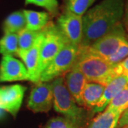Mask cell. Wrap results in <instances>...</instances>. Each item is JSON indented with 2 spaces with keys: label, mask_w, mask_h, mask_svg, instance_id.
Wrapping results in <instances>:
<instances>
[{
  "label": "cell",
  "mask_w": 128,
  "mask_h": 128,
  "mask_svg": "<svg viewBox=\"0 0 128 128\" xmlns=\"http://www.w3.org/2000/svg\"><path fill=\"white\" fill-rule=\"evenodd\" d=\"M56 25L70 44L80 46L83 37L82 16L64 10L57 19Z\"/></svg>",
  "instance_id": "obj_7"
},
{
  "label": "cell",
  "mask_w": 128,
  "mask_h": 128,
  "mask_svg": "<svg viewBox=\"0 0 128 128\" xmlns=\"http://www.w3.org/2000/svg\"><path fill=\"white\" fill-rule=\"evenodd\" d=\"M127 40L128 34L122 23H120L90 46L81 48L86 50L93 55L108 60L117 52L120 46Z\"/></svg>",
  "instance_id": "obj_6"
},
{
  "label": "cell",
  "mask_w": 128,
  "mask_h": 128,
  "mask_svg": "<svg viewBox=\"0 0 128 128\" xmlns=\"http://www.w3.org/2000/svg\"><path fill=\"white\" fill-rule=\"evenodd\" d=\"M26 88L22 85L0 87V108L16 117L22 105Z\"/></svg>",
  "instance_id": "obj_9"
},
{
  "label": "cell",
  "mask_w": 128,
  "mask_h": 128,
  "mask_svg": "<svg viewBox=\"0 0 128 128\" xmlns=\"http://www.w3.org/2000/svg\"><path fill=\"white\" fill-rule=\"evenodd\" d=\"M105 86L95 82H88L82 92V100L83 108L93 110L100 100Z\"/></svg>",
  "instance_id": "obj_14"
},
{
  "label": "cell",
  "mask_w": 128,
  "mask_h": 128,
  "mask_svg": "<svg viewBox=\"0 0 128 128\" xmlns=\"http://www.w3.org/2000/svg\"><path fill=\"white\" fill-rule=\"evenodd\" d=\"M128 128V125H127V126H124V127H123V128Z\"/></svg>",
  "instance_id": "obj_29"
},
{
  "label": "cell",
  "mask_w": 128,
  "mask_h": 128,
  "mask_svg": "<svg viewBox=\"0 0 128 128\" xmlns=\"http://www.w3.org/2000/svg\"><path fill=\"white\" fill-rule=\"evenodd\" d=\"M51 85L54 92V107L56 111L82 128L87 117L86 110L76 102L66 88L64 76L56 78L52 81Z\"/></svg>",
  "instance_id": "obj_3"
},
{
  "label": "cell",
  "mask_w": 128,
  "mask_h": 128,
  "mask_svg": "<svg viewBox=\"0 0 128 128\" xmlns=\"http://www.w3.org/2000/svg\"><path fill=\"white\" fill-rule=\"evenodd\" d=\"M128 57V40L125 41L123 44L120 46L119 49L117 52L110 56L108 60H106L108 63L112 66H116L122 60Z\"/></svg>",
  "instance_id": "obj_24"
},
{
  "label": "cell",
  "mask_w": 128,
  "mask_h": 128,
  "mask_svg": "<svg viewBox=\"0 0 128 128\" xmlns=\"http://www.w3.org/2000/svg\"><path fill=\"white\" fill-rule=\"evenodd\" d=\"M114 72L117 76L128 78V57L114 66Z\"/></svg>",
  "instance_id": "obj_25"
},
{
  "label": "cell",
  "mask_w": 128,
  "mask_h": 128,
  "mask_svg": "<svg viewBox=\"0 0 128 128\" xmlns=\"http://www.w3.org/2000/svg\"><path fill=\"white\" fill-rule=\"evenodd\" d=\"M128 108V86L112 99L107 109L118 111L122 114Z\"/></svg>",
  "instance_id": "obj_21"
},
{
  "label": "cell",
  "mask_w": 128,
  "mask_h": 128,
  "mask_svg": "<svg viewBox=\"0 0 128 128\" xmlns=\"http://www.w3.org/2000/svg\"><path fill=\"white\" fill-rule=\"evenodd\" d=\"M5 114H6V111L0 108V120H2L3 118H4Z\"/></svg>",
  "instance_id": "obj_28"
},
{
  "label": "cell",
  "mask_w": 128,
  "mask_h": 128,
  "mask_svg": "<svg viewBox=\"0 0 128 128\" xmlns=\"http://www.w3.org/2000/svg\"><path fill=\"white\" fill-rule=\"evenodd\" d=\"M125 0H102L82 16L83 37L80 48H87L122 23Z\"/></svg>",
  "instance_id": "obj_1"
},
{
  "label": "cell",
  "mask_w": 128,
  "mask_h": 128,
  "mask_svg": "<svg viewBox=\"0 0 128 128\" xmlns=\"http://www.w3.org/2000/svg\"><path fill=\"white\" fill-rule=\"evenodd\" d=\"M44 38V33L42 30L34 45L26 51L18 50V56L20 57L27 69L29 81L34 84L39 82L40 76L38 74V67L40 63V54L42 43Z\"/></svg>",
  "instance_id": "obj_11"
},
{
  "label": "cell",
  "mask_w": 128,
  "mask_h": 128,
  "mask_svg": "<svg viewBox=\"0 0 128 128\" xmlns=\"http://www.w3.org/2000/svg\"><path fill=\"white\" fill-rule=\"evenodd\" d=\"M74 66L84 75L88 82L107 86L117 77L114 66L81 48H80L79 55Z\"/></svg>",
  "instance_id": "obj_2"
},
{
  "label": "cell",
  "mask_w": 128,
  "mask_h": 128,
  "mask_svg": "<svg viewBox=\"0 0 128 128\" xmlns=\"http://www.w3.org/2000/svg\"><path fill=\"white\" fill-rule=\"evenodd\" d=\"M54 105V92L51 82H38L32 88L27 108L34 113L48 112Z\"/></svg>",
  "instance_id": "obj_8"
},
{
  "label": "cell",
  "mask_w": 128,
  "mask_h": 128,
  "mask_svg": "<svg viewBox=\"0 0 128 128\" xmlns=\"http://www.w3.org/2000/svg\"><path fill=\"white\" fill-rule=\"evenodd\" d=\"M18 52V39L17 34H4L0 38V54L4 56H17Z\"/></svg>",
  "instance_id": "obj_18"
},
{
  "label": "cell",
  "mask_w": 128,
  "mask_h": 128,
  "mask_svg": "<svg viewBox=\"0 0 128 128\" xmlns=\"http://www.w3.org/2000/svg\"><path fill=\"white\" fill-rule=\"evenodd\" d=\"M44 128H82L77 123L65 117L53 118L46 123Z\"/></svg>",
  "instance_id": "obj_23"
},
{
  "label": "cell",
  "mask_w": 128,
  "mask_h": 128,
  "mask_svg": "<svg viewBox=\"0 0 128 128\" xmlns=\"http://www.w3.org/2000/svg\"><path fill=\"white\" fill-rule=\"evenodd\" d=\"M41 32H33L27 28H24L18 33V50L26 51L29 50L34 45Z\"/></svg>",
  "instance_id": "obj_19"
},
{
  "label": "cell",
  "mask_w": 128,
  "mask_h": 128,
  "mask_svg": "<svg viewBox=\"0 0 128 128\" xmlns=\"http://www.w3.org/2000/svg\"><path fill=\"white\" fill-rule=\"evenodd\" d=\"M44 30V38L42 43L40 54L38 74L41 73L67 44H70L60 31L56 24L50 22Z\"/></svg>",
  "instance_id": "obj_5"
},
{
  "label": "cell",
  "mask_w": 128,
  "mask_h": 128,
  "mask_svg": "<svg viewBox=\"0 0 128 128\" xmlns=\"http://www.w3.org/2000/svg\"><path fill=\"white\" fill-rule=\"evenodd\" d=\"M128 86V78L127 77L117 76L114 78L107 86H105L100 100L92 110V112L95 114L103 112L114 97Z\"/></svg>",
  "instance_id": "obj_13"
},
{
  "label": "cell",
  "mask_w": 128,
  "mask_h": 128,
  "mask_svg": "<svg viewBox=\"0 0 128 128\" xmlns=\"http://www.w3.org/2000/svg\"><path fill=\"white\" fill-rule=\"evenodd\" d=\"M19 80H29L25 65L13 56H3L0 64V82Z\"/></svg>",
  "instance_id": "obj_10"
},
{
  "label": "cell",
  "mask_w": 128,
  "mask_h": 128,
  "mask_svg": "<svg viewBox=\"0 0 128 128\" xmlns=\"http://www.w3.org/2000/svg\"></svg>",
  "instance_id": "obj_30"
},
{
  "label": "cell",
  "mask_w": 128,
  "mask_h": 128,
  "mask_svg": "<svg viewBox=\"0 0 128 128\" xmlns=\"http://www.w3.org/2000/svg\"><path fill=\"white\" fill-rule=\"evenodd\" d=\"M121 114L118 111L106 108L92 120L88 128H118Z\"/></svg>",
  "instance_id": "obj_16"
},
{
  "label": "cell",
  "mask_w": 128,
  "mask_h": 128,
  "mask_svg": "<svg viewBox=\"0 0 128 128\" xmlns=\"http://www.w3.org/2000/svg\"><path fill=\"white\" fill-rule=\"evenodd\" d=\"M25 4H34L44 8L52 17L58 15L59 5L58 0H25Z\"/></svg>",
  "instance_id": "obj_22"
},
{
  "label": "cell",
  "mask_w": 128,
  "mask_h": 128,
  "mask_svg": "<svg viewBox=\"0 0 128 128\" xmlns=\"http://www.w3.org/2000/svg\"><path fill=\"white\" fill-rule=\"evenodd\" d=\"M26 26V19L23 11H17L9 15L3 24L4 34H18Z\"/></svg>",
  "instance_id": "obj_17"
},
{
  "label": "cell",
  "mask_w": 128,
  "mask_h": 128,
  "mask_svg": "<svg viewBox=\"0 0 128 128\" xmlns=\"http://www.w3.org/2000/svg\"><path fill=\"white\" fill-rule=\"evenodd\" d=\"M128 125V108L121 114L118 128H122Z\"/></svg>",
  "instance_id": "obj_27"
},
{
  "label": "cell",
  "mask_w": 128,
  "mask_h": 128,
  "mask_svg": "<svg viewBox=\"0 0 128 128\" xmlns=\"http://www.w3.org/2000/svg\"><path fill=\"white\" fill-rule=\"evenodd\" d=\"M64 77L65 84L70 94L76 102L80 107L83 108L82 96L84 88L88 82L87 79L76 66L66 73Z\"/></svg>",
  "instance_id": "obj_12"
},
{
  "label": "cell",
  "mask_w": 128,
  "mask_h": 128,
  "mask_svg": "<svg viewBox=\"0 0 128 128\" xmlns=\"http://www.w3.org/2000/svg\"><path fill=\"white\" fill-rule=\"evenodd\" d=\"M96 0H65V10L83 16Z\"/></svg>",
  "instance_id": "obj_20"
},
{
  "label": "cell",
  "mask_w": 128,
  "mask_h": 128,
  "mask_svg": "<svg viewBox=\"0 0 128 128\" xmlns=\"http://www.w3.org/2000/svg\"><path fill=\"white\" fill-rule=\"evenodd\" d=\"M26 19V26L30 31L41 32L49 24L52 16L48 12L23 10Z\"/></svg>",
  "instance_id": "obj_15"
},
{
  "label": "cell",
  "mask_w": 128,
  "mask_h": 128,
  "mask_svg": "<svg viewBox=\"0 0 128 128\" xmlns=\"http://www.w3.org/2000/svg\"><path fill=\"white\" fill-rule=\"evenodd\" d=\"M79 52V46L67 44L41 73L39 82H49L56 78L64 76L74 66Z\"/></svg>",
  "instance_id": "obj_4"
},
{
  "label": "cell",
  "mask_w": 128,
  "mask_h": 128,
  "mask_svg": "<svg viewBox=\"0 0 128 128\" xmlns=\"http://www.w3.org/2000/svg\"><path fill=\"white\" fill-rule=\"evenodd\" d=\"M122 23L123 24L124 28V29H125V31H126L128 35V0H125L123 18H122Z\"/></svg>",
  "instance_id": "obj_26"
}]
</instances>
